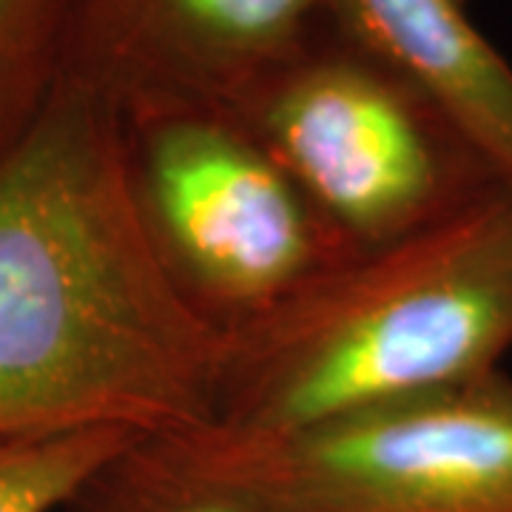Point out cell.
Wrapping results in <instances>:
<instances>
[{
	"mask_svg": "<svg viewBox=\"0 0 512 512\" xmlns=\"http://www.w3.org/2000/svg\"><path fill=\"white\" fill-rule=\"evenodd\" d=\"M228 345L148 237L120 109L63 77L0 151V444L202 430Z\"/></svg>",
	"mask_w": 512,
	"mask_h": 512,
	"instance_id": "1",
	"label": "cell"
},
{
	"mask_svg": "<svg viewBox=\"0 0 512 512\" xmlns=\"http://www.w3.org/2000/svg\"><path fill=\"white\" fill-rule=\"evenodd\" d=\"M512 350V188L342 256L231 333L217 427L293 433L495 373Z\"/></svg>",
	"mask_w": 512,
	"mask_h": 512,
	"instance_id": "2",
	"label": "cell"
},
{
	"mask_svg": "<svg viewBox=\"0 0 512 512\" xmlns=\"http://www.w3.org/2000/svg\"><path fill=\"white\" fill-rule=\"evenodd\" d=\"M228 111L348 251L410 237L501 183L424 94L328 20Z\"/></svg>",
	"mask_w": 512,
	"mask_h": 512,
	"instance_id": "3",
	"label": "cell"
},
{
	"mask_svg": "<svg viewBox=\"0 0 512 512\" xmlns=\"http://www.w3.org/2000/svg\"><path fill=\"white\" fill-rule=\"evenodd\" d=\"M160 441L265 512H512V379L501 370L293 433L208 424Z\"/></svg>",
	"mask_w": 512,
	"mask_h": 512,
	"instance_id": "4",
	"label": "cell"
},
{
	"mask_svg": "<svg viewBox=\"0 0 512 512\" xmlns=\"http://www.w3.org/2000/svg\"><path fill=\"white\" fill-rule=\"evenodd\" d=\"M123 120L148 237L228 336L353 254L228 109L154 106Z\"/></svg>",
	"mask_w": 512,
	"mask_h": 512,
	"instance_id": "5",
	"label": "cell"
},
{
	"mask_svg": "<svg viewBox=\"0 0 512 512\" xmlns=\"http://www.w3.org/2000/svg\"><path fill=\"white\" fill-rule=\"evenodd\" d=\"M325 23V0H69L63 77L131 114L231 109Z\"/></svg>",
	"mask_w": 512,
	"mask_h": 512,
	"instance_id": "6",
	"label": "cell"
},
{
	"mask_svg": "<svg viewBox=\"0 0 512 512\" xmlns=\"http://www.w3.org/2000/svg\"><path fill=\"white\" fill-rule=\"evenodd\" d=\"M325 20L424 94L512 188V63L470 0H325Z\"/></svg>",
	"mask_w": 512,
	"mask_h": 512,
	"instance_id": "7",
	"label": "cell"
},
{
	"mask_svg": "<svg viewBox=\"0 0 512 512\" xmlns=\"http://www.w3.org/2000/svg\"><path fill=\"white\" fill-rule=\"evenodd\" d=\"M63 512H265L251 495L208 476L165 441L143 439L94 473Z\"/></svg>",
	"mask_w": 512,
	"mask_h": 512,
	"instance_id": "8",
	"label": "cell"
},
{
	"mask_svg": "<svg viewBox=\"0 0 512 512\" xmlns=\"http://www.w3.org/2000/svg\"><path fill=\"white\" fill-rule=\"evenodd\" d=\"M69 0H0V151L55 94L66 60Z\"/></svg>",
	"mask_w": 512,
	"mask_h": 512,
	"instance_id": "9",
	"label": "cell"
},
{
	"mask_svg": "<svg viewBox=\"0 0 512 512\" xmlns=\"http://www.w3.org/2000/svg\"><path fill=\"white\" fill-rule=\"evenodd\" d=\"M143 441L126 430H83L0 444V512H63L111 458Z\"/></svg>",
	"mask_w": 512,
	"mask_h": 512,
	"instance_id": "10",
	"label": "cell"
}]
</instances>
